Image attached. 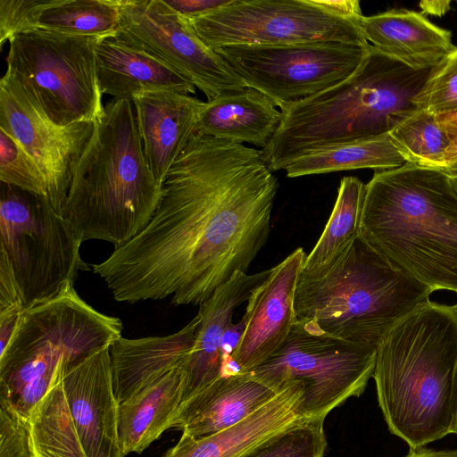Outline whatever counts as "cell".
Masks as SVG:
<instances>
[{"mask_svg":"<svg viewBox=\"0 0 457 457\" xmlns=\"http://www.w3.org/2000/svg\"><path fill=\"white\" fill-rule=\"evenodd\" d=\"M82 239L47 197L1 183L0 254L15 279L23 309L52 300L70 287L79 271Z\"/></svg>","mask_w":457,"mask_h":457,"instance_id":"8","label":"cell"},{"mask_svg":"<svg viewBox=\"0 0 457 457\" xmlns=\"http://www.w3.org/2000/svg\"><path fill=\"white\" fill-rule=\"evenodd\" d=\"M450 178H451L452 183L453 184V186L457 189V177H450Z\"/></svg>","mask_w":457,"mask_h":457,"instance_id":"46","label":"cell"},{"mask_svg":"<svg viewBox=\"0 0 457 457\" xmlns=\"http://www.w3.org/2000/svg\"><path fill=\"white\" fill-rule=\"evenodd\" d=\"M23 311L21 307H12L0 311V353L11 342Z\"/></svg>","mask_w":457,"mask_h":457,"instance_id":"39","label":"cell"},{"mask_svg":"<svg viewBox=\"0 0 457 457\" xmlns=\"http://www.w3.org/2000/svg\"><path fill=\"white\" fill-rule=\"evenodd\" d=\"M452 434L457 435V370H456V376H455L454 394H453Z\"/></svg>","mask_w":457,"mask_h":457,"instance_id":"44","label":"cell"},{"mask_svg":"<svg viewBox=\"0 0 457 457\" xmlns=\"http://www.w3.org/2000/svg\"><path fill=\"white\" fill-rule=\"evenodd\" d=\"M162 186L148 165L132 100L112 99L75 170L62 215L82 241L119 248L150 222Z\"/></svg>","mask_w":457,"mask_h":457,"instance_id":"5","label":"cell"},{"mask_svg":"<svg viewBox=\"0 0 457 457\" xmlns=\"http://www.w3.org/2000/svg\"><path fill=\"white\" fill-rule=\"evenodd\" d=\"M96 62L102 94L112 99L157 91L195 93V87L167 64L114 36L99 40Z\"/></svg>","mask_w":457,"mask_h":457,"instance_id":"23","label":"cell"},{"mask_svg":"<svg viewBox=\"0 0 457 457\" xmlns=\"http://www.w3.org/2000/svg\"><path fill=\"white\" fill-rule=\"evenodd\" d=\"M36 0H0V46L27 32L29 12Z\"/></svg>","mask_w":457,"mask_h":457,"instance_id":"35","label":"cell"},{"mask_svg":"<svg viewBox=\"0 0 457 457\" xmlns=\"http://www.w3.org/2000/svg\"><path fill=\"white\" fill-rule=\"evenodd\" d=\"M189 21L212 50L231 45L369 44L358 22L313 0H231Z\"/></svg>","mask_w":457,"mask_h":457,"instance_id":"12","label":"cell"},{"mask_svg":"<svg viewBox=\"0 0 457 457\" xmlns=\"http://www.w3.org/2000/svg\"><path fill=\"white\" fill-rule=\"evenodd\" d=\"M433 70L413 69L370 46L349 78L281 110L280 125L262 149L265 163L285 170L308 153L387 134L418 109L414 100Z\"/></svg>","mask_w":457,"mask_h":457,"instance_id":"4","label":"cell"},{"mask_svg":"<svg viewBox=\"0 0 457 457\" xmlns=\"http://www.w3.org/2000/svg\"><path fill=\"white\" fill-rule=\"evenodd\" d=\"M120 20L119 0H37L29 31L104 38L116 35Z\"/></svg>","mask_w":457,"mask_h":457,"instance_id":"26","label":"cell"},{"mask_svg":"<svg viewBox=\"0 0 457 457\" xmlns=\"http://www.w3.org/2000/svg\"><path fill=\"white\" fill-rule=\"evenodd\" d=\"M182 365L118 407V436L124 456L141 453L167 429L181 403Z\"/></svg>","mask_w":457,"mask_h":457,"instance_id":"25","label":"cell"},{"mask_svg":"<svg viewBox=\"0 0 457 457\" xmlns=\"http://www.w3.org/2000/svg\"><path fill=\"white\" fill-rule=\"evenodd\" d=\"M365 184L356 177H344L325 228L312 250L306 254L302 270H319L335 260L359 234Z\"/></svg>","mask_w":457,"mask_h":457,"instance_id":"29","label":"cell"},{"mask_svg":"<svg viewBox=\"0 0 457 457\" xmlns=\"http://www.w3.org/2000/svg\"><path fill=\"white\" fill-rule=\"evenodd\" d=\"M324 421L302 419L241 457H324Z\"/></svg>","mask_w":457,"mask_h":457,"instance_id":"31","label":"cell"},{"mask_svg":"<svg viewBox=\"0 0 457 457\" xmlns=\"http://www.w3.org/2000/svg\"><path fill=\"white\" fill-rule=\"evenodd\" d=\"M12 307L23 309L11 267L6 258L0 254V311Z\"/></svg>","mask_w":457,"mask_h":457,"instance_id":"37","label":"cell"},{"mask_svg":"<svg viewBox=\"0 0 457 457\" xmlns=\"http://www.w3.org/2000/svg\"><path fill=\"white\" fill-rule=\"evenodd\" d=\"M306 254L302 247L293 251L250 294L244 333L232 355L240 372H249L271 357L297 322L294 298Z\"/></svg>","mask_w":457,"mask_h":457,"instance_id":"15","label":"cell"},{"mask_svg":"<svg viewBox=\"0 0 457 457\" xmlns=\"http://www.w3.org/2000/svg\"><path fill=\"white\" fill-rule=\"evenodd\" d=\"M0 180L47 197L46 180L35 161L7 132L0 129Z\"/></svg>","mask_w":457,"mask_h":457,"instance_id":"32","label":"cell"},{"mask_svg":"<svg viewBox=\"0 0 457 457\" xmlns=\"http://www.w3.org/2000/svg\"><path fill=\"white\" fill-rule=\"evenodd\" d=\"M388 134L406 162L436 170L446 167L445 154L450 140L436 114L418 108Z\"/></svg>","mask_w":457,"mask_h":457,"instance_id":"30","label":"cell"},{"mask_svg":"<svg viewBox=\"0 0 457 457\" xmlns=\"http://www.w3.org/2000/svg\"><path fill=\"white\" fill-rule=\"evenodd\" d=\"M175 12L187 20H194L204 16L231 0H164Z\"/></svg>","mask_w":457,"mask_h":457,"instance_id":"36","label":"cell"},{"mask_svg":"<svg viewBox=\"0 0 457 457\" xmlns=\"http://www.w3.org/2000/svg\"><path fill=\"white\" fill-rule=\"evenodd\" d=\"M200 320L197 313L173 334L136 339L121 336L111 344L112 382L119 404L184 363L195 344Z\"/></svg>","mask_w":457,"mask_h":457,"instance_id":"20","label":"cell"},{"mask_svg":"<svg viewBox=\"0 0 457 457\" xmlns=\"http://www.w3.org/2000/svg\"><path fill=\"white\" fill-rule=\"evenodd\" d=\"M244 329L245 319L242 317L239 322L231 323L225 331L221 340L222 363L227 358L233 355L243 336Z\"/></svg>","mask_w":457,"mask_h":457,"instance_id":"41","label":"cell"},{"mask_svg":"<svg viewBox=\"0 0 457 457\" xmlns=\"http://www.w3.org/2000/svg\"><path fill=\"white\" fill-rule=\"evenodd\" d=\"M405 163L387 133L308 153L291 162L285 170L287 177L297 178L367 168L389 170Z\"/></svg>","mask_w":457,"mask_h":457,"instance_id":"28","label":"cell"},{"mask_svg":"<svg viewBox=\"0 0 457 457\" xmlns=\"http://www.w3.org/2000/svg\"><path fill=\"white\" fill-rule=\"evenodd\" d=\"M370 45L307 43L231 45L213 49L246 83L280 110L349 78Z\"/></svg>","mask_w":457,"mask_h":457,"instance_id":"11","label":"cell"},{"mask_svg":"<svg viewBox=\"0 0 457 457\" xmlns=\"http://www.w3.org/2000/svg\"><path fill=\"white\" fill-rule=\"evenodd\" d=\"M378 405L411 450L452 434L457 370V303L430 300L397 321L376 349Z\"/></svg>","mask_w":457,"mask_h":457,"instance_id":"2","label":"cell"},{"mask_svg":"<svg viewBox=\"0 0 457 457\" xmlns=\"http://www.w3.org/2000/svg\"><path fill=\"white\" fill-rule=\"evenodd\" d=\"M96 122L59 125L47 118L5 71L0 80V129L35 161L53 208L62 214L75 170Z\"/></svg>","mask_w":457,"mask_h":457,"instance_id":"14","label":"cell"},{"mask_svg":"<svg viewBox=\"0 0 457 457\" xmlns=\"http://www.w3.org/2000/svg\"><path fill=\"white\" fill-rule=\"evenodd\" d=\"M318 5L339 17L358 22L363 16L357 0H313Z\"/></svg>","mask_w":457,"mask_h":457,"instance_id":"38","label":"cell"},{"mask_svg":"<svg viewBox=\"0 0 457 457\" xmlns=\"http://www.w3.org/2000/svg\"><path fill=\"white\" fill-rule=\"evenodd\" d=\"M376 349L311 332L296 322L284 345L249 373L278 392L300 382L302 418L324 421L332 410L364 392Z\"/></svg>","mask_w":457,"mask_h":457,"instance_id":"10","label":"cell"},{"mask_svg":"<svg viewBox=\"0 0 457 457\" xmlns=\"http://www.w3.org/2000/svg\"><path fill=\"white\" fill-rule=\"evenodd\" d=\"M122 328L120 319L94 309L74 287L24 310L0 353V397L29 418L61 362L74 363L111 345Z\"/></svg>","mask_w":457,"mask_h":457,"instance_id":"7","label":"cell"},{"mask_svg":"<svg viewBox=\"0 0 457 457\" xmlns=\"http://www.w3.org/2000/svg\"><path fill=\"white\" fill-rule=\"evenodd\" d=\"M302 397L301 383L289 382L270 402L234 426L201 437L182 433L162 457H241L302 420Z\"/></svg>","mask_w":457,"mask_h":457,"instance_id":"21","label":"cell"},{"mask_svg":"<svg viewBox=\"0 0 457 457\" xmlns=\"http://www.w3.org/2000/svg\"><path fill=\"white\" fill-rule=\"evenodd\" d=\"M62 386L69 411L87 457H124L118 436L110 345L65 364Z\"/></svg>","mask_w":457,"mask_h":457,"instance_id":"16","label":"cell"},{"mask_svg":"<svg viewBox=\"0 0 457 457\" xmlns=\"http://www.w3.org/2000/svg\"><path fill=\"white\" fill-rule=\"evenodd\" d=\"M414 102L436 115L457 112V47L434 68Z\"/></svg>","mask_w":457,"mask_h":457,"instance_id":"33","label":"cell"},{"mask_svg":"<svg viewBox=\"0 0 457 457\" xmlns=\"http://www.w3.org/2000/svg\"><path fill=\"white\" fill-rule=\"evenodd\" d=\"M434 291L395 268L360 234L335 260L301 270L294 298L305 329L377 348L401 319Z\"/></svg>","mask_w":457,"mask_h":457,"instance_id":"6","label":"cell"},{"mask_svg":"<svg viewBox=\"0 0 457 457\" xmlns=\"http://www.w3.org/2000/svg\"><path fill=\"white\" fill-rule=\"evenodd\" d=\"M116 38L162 61L207 100L247 87L246 83L196 34L190 21L164 0H119Z\"/></svg>","mask_w":457,"mask_h":457,"instance_id":"13","label":"cell"},{"mask_svg":"<svg viewBox=\"0 0 457 457\" xmlns=\"http://www.w3.org/2000/svg\"><path fill=\"white\" fill-rule=\"evenodd\" d=\"M131 100L148 165L162 186L170 169L196 133L204 102L168 91L144 93Z\"/></svg>","mask_w":457,"mask_h":457,"instance_id":"17","label":"cell"},{"mask_svg":"<svg viewBox=\"0 0 457 457\" xmlns=\"http://www.w3.org/2000/svg\"><path fill=\"white\" fill-rule=\"evenodd\" d=\"M404 457H457V449L435 450L422 447L410 450Z\"/></svg>","mask_w":457,"mask_h":457,"instance_id":"43","label":"cell"},{"mask_svg":"<svg viewBox=\"0 0 457 457\" xmlns=\"http://www.w3.org/2000/svg\"><path fill=\"white\" fill-rule=\"evenodd\" d=\"M276 107L268 96L249 87L223 93L204 103L196 134L263 149L282 120Z\"/></svg>","mask_w":457,"mask_h":457,"instance_id":"24","label":"cell"},{"mask_svg":"<svg viewBox=\"0 0 457 457\" xmlns=\"http://www.w3.org/2000/svg\"><path fill=\"white\" fill-rule=\"evenodd\" d=\"M269 274L270 270L255 274L237 271L200 305L201 320L195 344L182 364L181 403L221 376V340L232 323L233 313Z\"/></svg>","mask_w":457,"mask_h":457,"instance_id":"18","label":"cell"},{"mask_svg":"<svg viewBox=\"0 0 457 457\" xmlns=\"http://www.w3.org/2000/svg\"><path fill=\"white\" fill-rule=\"evenodd\" d=\"M101 38L33 30L9 41L6 71L59 125L96 122L104 105L96 50Z\"/></svg>","mask_w":457,"mask_h":457,"instance_id":"9","label":"cell"},{"mask_svg":"<svg viewBox=\"0 0 457 457\" xmlns=\"http://www.w3.org/2000/svg\"><path fill=\"white\" fill-rule=\"evenodd\" d=\"M278 393L249 372L220 376L179 405L170 428L209 436L248 418Z\"/></svg>","mask_w":457,"mask_h":457,"instance_id":"19","label":"cell"},{"mask_svg":"<svg viewBox=\"0 0 457 457\" xmlns=\"http://www.w3.org/2000/svg\"><path fill=\"white\" fill-rule=\"evenodd\" d=\"M359 234L405 275L457 293V189L442 170L406 162L375 172Z\"/></svg>","mask_w":457,"mask_h":457,"instance_id":"3","label":"cell"},{"mask_svg":"<svg viewBox=\"0 0 457 457\" xmlns=\"http://www.w3.org/2000/svg\"><path fill=\"white\" fill-rule=\"evenodd\" d=\"M419 6L422 14L442 16L450 10L451 1H421Z\"/></svg>","mask_w":457,"mask_h":457,"instance_id":"42","label":"cell"},{"mask_svg":"<svg viewBox=\"0 0 457 457\" xmlns=\"http://www.w3.org/2000/svg\"><path fill=\"white\" fill-rule=\"evenodd\" d=\"M442 170L447 173L450 177H457V162L448 165Z\"/></svg>","mask_w":457,"mask_h":457,"instance_id":"45","label":"cell"},{"mask_svg":"<svg viewBox=\"0 0 457 457\" xmlns=\"http://www.w3.org/2000/svg\"><path fill=\"white\" fill-rule=\"evenodd\" d=\"M358 26L370 46L413 69L435 68L456 48L451 31L415 11L391 9L363 15Z\"/></svg>","mask_w":457,"mask_h":457,"instance_id":"22","label":"cell"},{"mask_svg":"<svg viewBox=\"0 0 457 457\" xmlns=\"http://www.w3.org/2000/svg\"><path fill=\"white\" fill-rule=\"evenodd\" d=\"M278 187L262 150L195 133L150 222L93 271L118 302L201 305L266 244Z\"/></svg>","mask_w":457,"mask_h":457,"instance_id":"1","label":"cell"},{"mask_svg":"<svg viewBox=\"0 0 457 457\" xmlns=\"http://www.w3.org/2000/svg\"><path fill=\"white\" fill-rule=\"evenodd\" d=\"M436 119L450 140V145L445 154L447 167L457 162V112L436 115Z\"/></svg>","mask_w":457,"mask_h":457,"instance_id":"40","label":"cell"},{"mask_svg":"<svg viewBox=\"0 0 457 457\" xmlns=\"http://www.w3.org/2000/svg\"><path fill=\"white\" fill-rule=\"evenodd\" d=\"M66 361L57 367L51 385L34 406L29 431L36 457H87L71 419L62 386Z\"/></svg>","mask_w":457,"mask_h":457,"instance_id":"27","label":"cell"},{"mask_svg":"<svg viewBox=\"0 0 457 457\" xmlns=\"http://www.w3.org/2000/svg\"><path fill=\"white\" fill-rule=\"evenodd\" d=\"M0 457H36L29 419L0 397Z\"/></svg>","mask_w":457,"mask_h":457,"instance_id":"34","label":"cell"}]
</instances>
